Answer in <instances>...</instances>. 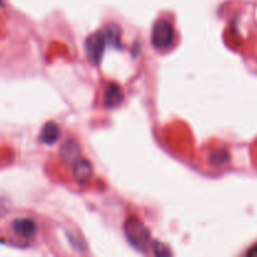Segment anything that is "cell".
<instances>
[{
	"instance_id": "52a82bcc",
	"label": "cell",
	"mask_w": 257,
	"mask_h": 257,
	"mask_svg": "<svg viewBox=\"0 0 257 257\" xmlns=\"http://www.w3.org/2000/svg\"><path fill=\"white\" fill-rule=\"evenodd\" d=\"M60 137V128L59 125L55 124L54 122H49L43 127L42 132H40L39 140L40 142L44 145L52 146L58 142Z\"/></svg>"
},
{
	"instance_id": "ba28073f",
	"label": "cell",
	"mask_w": 257,
	"mask_h": 257,
	"mask_svg": "<svg viewBox=\"0 0 257 257\" xmlns=\"http://www.w3.org/2000/svg\"><path fill=\"white\" fill-rule=\"evenodd\" d=\"M79 146H78V143L73 140L67 141V142L62 146V148H60V156H62L63 160L68 163L77 162L78 158H79Z\"/></svg>"
},
{
	"instance_id": "8992f818",
	"label": "cell",
	"mask_w": 257,
	"mask_h": 257,
	"mask_svg": "<svg viewBox=\"0 0 257 257\" xmlns=\"http://www.w3.org/2000/svg\"><path fill=\"white\" fill-rule=\"evenodd\" d=\"M13 230L18 236L24 238H29L37 232V223L30 218H19L13 222Z\"/></svg>"
},
{
	"instance_id": "5b68a950",
	"label": "cell",
	"mask_w": 257,
	"mask_h": 257,
	"mask_svg": "<svg viewBox=\"0 0 257 257\" xmlns=\"http://www.w3.org/2000/svg\"><path fill=\"white\" fill-rule=\"evenodd\" d=\"M123 99H124V94H123L122 88L115 83H110L104 92V107L105 108H112L118 107L122 104Z\"/></svg>"
},
{
	"instance_id": "30bf717a",
	"label": "cell",
	"mask_w": 257,
	"mask_h": 257,
	"mask_svg": "<svg viewBox=\"0 0 257 257\" xmlns=\"http://www.w3.org/2000/svg\"><path fill=\"white\" fill-rule=\"evenodd\" d=\"M230 160V156L228 153H226L225 151H216L211 155L210 161L213 166H221L223 163H226L227 161Z\"/></svg>"
},
{
	"instance_id": "7a4b0ae2",
	"label": "cell",
	"mask_w": 257,
	"mask_h": 257,
	"mask_svg": "<svg viewBox=\"0 0 257 257\" xmlns=\"http://www.w3.org/2000/svg\"><path fill=\"white\" fill-rule=\"evenodd\" d=\"M176 34L173 25L167 19L158 20L152 30V44L157 50L165 52L172 48Z\"/></svg>"
},
{
	"instance_id": "8fae6325",
	"label": "cell",
	"mask_w": 257,
	"mask_h": 257,
	"mask_svg": "<svg viewBox=\"0 0 257 257\" xmlns=\"http://www.w3.org/2000/svg\"><path fill=\"white\" fill-rule=\"evenodd\" d=\"M153 250H155V253L157 256H170L171 251L168 250L167 246L163 245V243L155 242L153 243Z\"/></svg>"
},
{
	"instance_id": "7c38bea8",
	"label": "cell",
	"mask_w": 257,
	"mask_h": 257,
	"mask_svg": "<svg viewBox=\"0 0 257 257\" xmlns=\"http://www.w3.org/2000/svg\"><path fill=\"white\" fill-rule=\"evenodd\" d=\"M248 255H250V256H257V246H255V247H253L251 251H248Z\"/></svg>"
},
{
	"instance_id": "6da1fadb",
	"label": "cell",
	"mask_w": 257,
	"mask_h": 257,
	"mask_svg": "<svg viewBox=\"0 0 257 257\" xmlns=\"http://www.w3.org/2000/svg\"><path fill=\"white\" fill-rule=\"evenodd\" d=\"M124 232L131 245L137 250L146 252L151 243V232L145 223L136 216L128 218L124 225Z\"/></svg>"
},
{
	"instance_id": "4fadbf2b",
	"label": "cell",
	"mask_w": 257,
	"mask_h": 257,
	"mask_svg": "<svg viewBox=\"0 0 257 257\" xmlns=\"http://www.w3.org/2000/svg\"><path fill=\"white\" fill-rule=\"evenodd\" d=\"M4 5V3H3V0H0V7H3Z\"/></svg>"
},
{
	"instance_id": "277c9868",
	"label": "cell",
	"mask_w": 257,
	"mask_h": 257,
	"mask_svg": "<svg viewBox=\"0 0 257 257\" xmlns=\"http://www.w3.org/2000/svg\"><path fill=\"white\" fill-rule=\"evenodd\" d=\"M93 175V167L92 163L89 161L84 160V158H79L77 162L74 163L73 167V177H74L75 182L79 185H84L90 180Z\"/></svg>"
},
{
	"instance_id": "9c48e42d",
	"label": "cell",
	"mask_w": 257,
	"mask_h": 257,
	"mask_svg": "<svg viewBox=\"0 0 257 257\" xmlns=\"http://www.w3.org/2000/svg\"><path fill=\"white\" fill-rule=\"evenodd\" d=\"M105 38H107L108 42L115 48H119L120 44V28L115 24L108 25L107 29H105Z\"/></svg>"
},
{
	"instance_id": "3957f363",
	"label": "cell",
	"mask_w": 257,
	"mask_h": 257,
	"mask_svg": "<svg viewBox=\"0 0 257 257\" xmlns=\"http://www.w3.org/2000/svg\"><path fill=\"white\" fill-rule=\"evenodd\" d=\"M105 42H107V38H105V34L103 32L93 33L85 40L87 57L93 64H99L100 60H102L105 49Z\"/></svg>"
}]
</instances>
